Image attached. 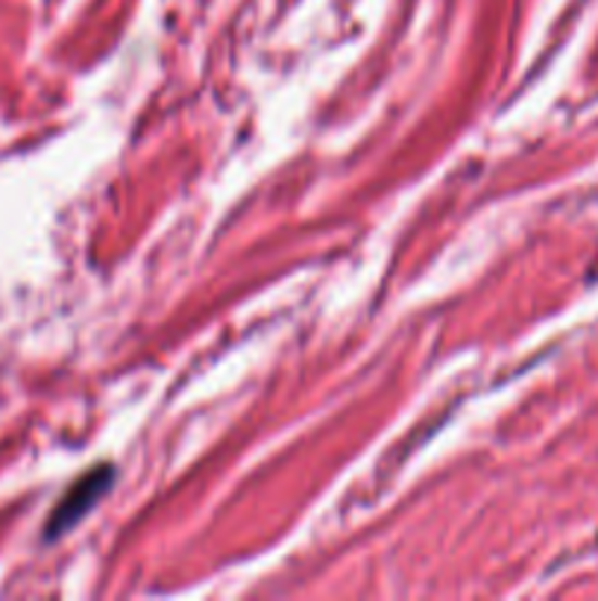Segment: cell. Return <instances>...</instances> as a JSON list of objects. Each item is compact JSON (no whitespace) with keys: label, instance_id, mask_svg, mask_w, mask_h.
<instances>
[{"label":"cell","instance_id":"1","mask_svg":"<svg viewBox=\"0 0 598 601\" xmlns=\"http://www.w3.org/2000/svg\"><path fill=\"white\" fill-rule=\"evenodd\" d=\"M112 478H115V470L106 466V463H100L91 473L82 475V478L71 487L68 494L62 496L56 511L50 513L48 525H44V537H48V540H56V537H62L65 532H71V528L109 494Z\"/></svg>","mask_w":598,"mask_h":601}]
</instances>
